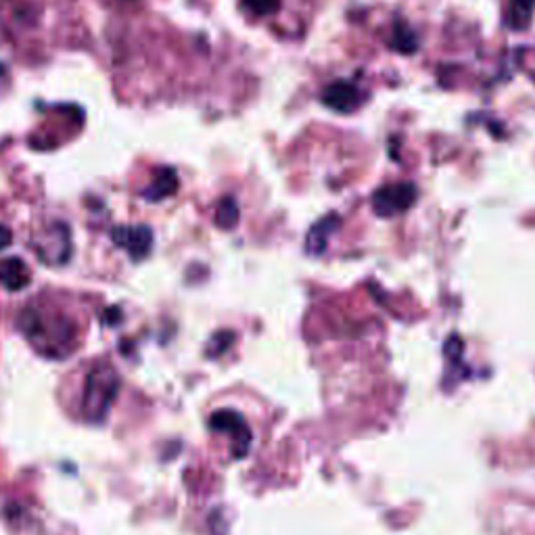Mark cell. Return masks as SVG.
<instances>
[{"mask_svg": "<svg viewBox=\"0 0 535 535\" xmlns=\"http://www.w3.org/2000/svg\"><path fill=\"white\" fill-rule=\"evenodd\" d=\"M118 383V375L107 366L90 372L84 389V414L88 421H103V416L113 404L115 393H118Z\"/></svg>", "mask_w": 535, "mask_h": 535, "instance_id": "obj_1", "label": "cell"}, {"mask_svg": "<svg viewBox=\"0 0 535 535\" xmlns=\"http://www.w3.org/2000/svg\"><path fill=\"white\" fill-rule=\"evenodd\" d=\"M418 189L412 182H398L383 186L372 195V212L379 218H393L400 216L416 203Z\"/></svg>", "mask_w": 535, "mask_h": 535, "instance_id": "obj_2", "label": "cell"}, {"mask_svg": "<svg viewBox=\"0 0 535 535\" xmlns=\"http://www.w3.org/2000/svg\"><path fill=\"white\" fill-rule=\"evenodd\" d=\"M209 425H212V429L224 431L232 437V441H235V444H232V452H235L237 458L247 454L251 446V431L241 414H237L235 410H218L212 414Z\"/></svg>", "mask_w": 535, "mask_h": 535, "instance_id": "obj_3", "label": "cell"}, {"mask_svg": "<svg viewBox=\"0 0 535 535\" xmlns=\"http://www.w3.org/2000/svg\"><path fill=\"white\" fill-rule=\"evenodd\" d=\"M111 239L115 245L126 249L134 260L147 258L153 247V232L149 226H118L111 230Z\"/></svg>", "mask_w": 535, "mask_h": 535, "instance_id": "obj_4", "label": "cell"}, {"mask_svg": "<svg viewBox=\"0 0 535 535\" xmlns=\"http://www.w3.org/2000/svg\"><path fill=\"white\" fill-rule=\"evenodd\" d=\"M322 103L335 113H352L360 107L362 95L352 82L337 80L322 90Z\"/></svg>", "mask_w": 535, "mask_h": 535, "instance_id": "obj_5", "label": "cell"}, {"mask_svg": "<svg viewBox=\"0 0 535 535\" xmlns=\"http://www.w3.org/2000/svg\"><path fill=\"white\" fill-rule=\"evenodd\" d=\"M341 224V218L337 214H329L320 218L306 235V251L312 253V255H322L324 251H327L329 247V241L331 237L337 232Z\"/></svg>", "mask_w": 535, "mask_h": 535, "instance_id": "obj_6", "label": "cell"}, {"mask_svg": "<svg viewBox=\"0 0 535 535\" xmlns=\"http://www.w3.org/2000/svg\"><path fill=\"white\" fill-rule=\"evenodd\" d=\"M32 283L30 266L21 258H7L0 262V285L9 291H21Z\"/></svg>", "mask_w": 535, "mask_h": 535, "instance_id": "obj_7", "label": "cell"}, {"mask_svg": "<svg viewBox=\"0 0 535 535\" xmlns=\"http://www.w3.org/2000/svg\"><path fill=\"white\" fill-rule=\"evenodd\" d=\"M176 189H178V174H176V170L174 168H161L155 174L151 186H147V189H145L143 197L147 201H161V199L174 195Z\"/></svg>", "mask_w": 535, "mask_h": 535, "instance_id": "obj_8", "label": "cell"}, {"mask_svg": "<svg viewBox=\"0 0 535 535\" xmlns=\"http://www.w3.org/2000/svg\"><path fill=\"white\" fill-rule=\"evenodd\" d=\"M533 11H535V0H510V9H508L510 28L513 30L529 28Z\"/></svg>", "mask_w": 535, "mask_h": 535, "instance_id": "obj_9", "label": "cell"}, {"mask_svg": "<svg viewBox=\"0 0 535 535\" xmlns=\"http://www.w3.org/2000/svg\"><path fill=\"white\" fill-rule=\"evenodd\" d=\"M239 218H241L239 203L235 199H232V197H224L218 203V209H216V224L222 230H232V228H235L239 224Z\"/></svg>", "mask_w": 535, "mask_h": 535, "instance_id": "obj_10", "label": "cell"}, {"mask_svg": "<svg viewBox=\"0 0 535 535\" xmlns=\"http://www.w3.org/2000/svg\"><path fill=\"white\" fill-rule=\"evenodd\" d=\"M391 46L395 51H400L404 55H410V53H416L418 49V40L414 36V32L406 26H398L393 32V40H391Z\"/></svg>", "mask_w": 535, "mask_h": 535, "instance_id": "obj_11", "label": "cell"}, {"mask_svg": "<svg viewBox=\"0 0 535 535\" xmlns=\"http://www.w3.org/2000/svg\"><path fill=\"white\" fill-rule=\"evenodd\" d=\"M243 5L260 17H266V15H274L278 11V7H281V0H243Z\"/></svg>", "mask_w": 535, "mask_h": 535, "instance_id": "obj_12", "label": "cell"}, {"mask_svg": "<svg viewBox=\"0 0 535 535\" xmlns=\"http://www.w3.org/2000/svg\"><path fill=\"white\" fill-rule=\"evenodd\" d=\"M232 341V333H218L214 339H212V345H209V354L216 356V354H222L226 347L230 345Z\"/></svg>", "mask_w": 535, "mask_h": 535, "instance_id": "obj_13", "label": "cell"}, {"mask_svg": "<svg viewBox=\"0 0 535 535\" xmlns=\"http://www.w3.org/2000/svg\"><path fill=\"white\" fill-rule=\"evenodd\" d=\"M11 245V230L0 224V251Z\"/></svg>", "mask_w": 535, "mask_h": 535, "instance_id": "obj_14", "label": "cell"}]
</instances>
